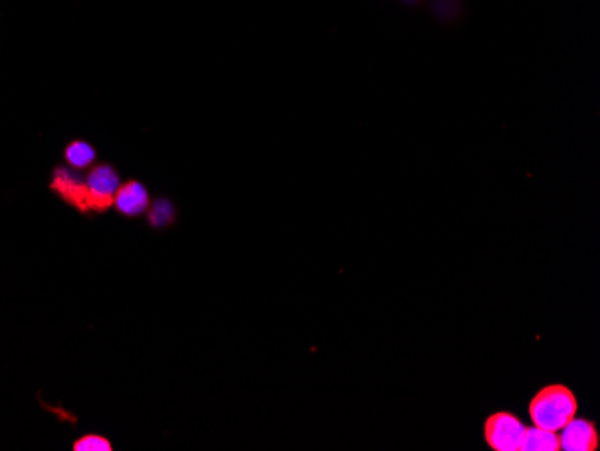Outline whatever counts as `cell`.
I'll return each instance as SVG.
<instances>
[{
  "label": "cell",
  "instance_id": "6da1fadb",
  "mask_svg": "<svg viewBox=\"0 0 600 451\" xmlns=\"http://www.w3.org/2000/svg\"><path fill=\"white\" fill-rule=\"evenodd\" d=\"M577 414V399L565 385H548L532 398L529 416L534 426L559 432Z\"/></svg>",
  "mask_w": 600,
  "mask_h": 451
},
{
  "label": "cell",
  "instance_id": "9c48e42d",
  "mask_svg": "<svg viewBox=\"0 0 600 451\" xmlns=\"http://www.w3.org/2000/svg\"><path fill=\"white\" fill-rule=\"evenodd\" d=\"M173 216H175V211L166 200H160L151 205L150 222L153 227H166L168 223L173 222Z\"/></svg>",
  "mask_w": 600,
  "mask_h": 451
},
{
  "label": "cell",
  "instance_id": "30bf717a",
  "mask_svg": "<svg viewBox=\"0 0 600 451\" xmlns=\"http://www.w3.org/2000/svg\"><path fill=\"white\" fill-rule=\"evenodd\" d=\"M74 451H112V444L101 435H85L74 443Z\"/></svg>",
  "mask_w": 600,
  "mask_h": 451
},
{
  "label": "cell",
  "instance_id": "3957f363",
  "mask_svg": "<svg viewBox=\"0 0 600 451\" xmlns=\"http://www.w3.org/2000/svg\"><path fill=\"white\" fill-rule=\"evenodd\" d=\"M527 426L509 412H498L487 417L484 426V439L487 446L495 451H520Z\"/></svg>",
  "mask_w": 600,
  "mask_h": 451
},
{
  "label": "cell",
  "instance_id": "5b68a950",
  "mask_svg": "<svg viewBox=\"0 0 600 451\" xmlns=\"http://www.w3.org/2000/svg\"><path fill=\"white\" fill-rule=\"evenodd\" d=\"M85 182H87L94 200L98 202L101 213H106L110 207H114L115 193L121 187V182H119L117 171L112 166L101 164V166L90 169L85 177Z\"/></svg>",
  "mask_w": 600,
  "mask_h": 451
},
{
  "label": "cell",
  "instance_id": "8fae6325",
  "mask_svg": "<svg viewBox=\"0 0 600 451\" xmlns=\"http://www.w3.org/2000/svg\"><path fill=\"white\" fill-rule=\"evenodd\" d=\"M399 2H415V0H399Z\"/></svg>",
  "mask_w": 600,
  "mask_h": 451
},
{
  "label": "cell",
  "instance_id": "277c9868",
  "mask_svg": "<svg viewBox=\"0 0 600 451\" xmlns=\"http://www.w3.org/2000/svg\"><path fill=\"white\" fill-rule=\"evenodd\" d=\"M559 432V448L563 451L599 450V432L590 419L574 417Z\"/></svg>",
  "mask_w": 600,
  "mask_h": 451
},
{
  "label": "cell",
  "instance_id": "ba28073f",
  "mask_svg": "<svg viewBox=\"0 0 600 451\" xmlns=\"http://www.w3.org/2000/svg\"><path fill=\"white\" fill-rule=\"evenodd\" d=\"M94 159H96V151L89 142L74 141L65 150V160L69 162V166L78 171L92 166Z\"/></svg>",
  "mask_w": 600,
  "mask_h": 451
},
{
  "label": "cell",
  "instance_id": "8992f818",
  "mask_svg": "<svg viewBox=\"0 0 600 451\" xmlns=\"http://www.w3.org/2000/svg\"><path fill=\"white\" fill-rule=\"evenodd\" d=\"M114 207L117 209V213L133 218V216L144 214L150 209V195H148L146 187L139 182H126L115 193Z\"/></svg>",
  "mask_w": 600,
  "mask_h": 451
},
{
  "label": "cell",
  "instance_id": "7a4b0ae2",
  "mask_svg": "<svg viewBox=\"0 0 600 451\" xmlns=\"http://www.w3.org/2000/svg\"><path fill=\"white\" fill-rule=\"evenodd\" d=\"M51 189L62 198L63 202L72 205L80 213H101L98 202L94 200V196L85 182V177H81V173L69 171L67 168L54 169Z\"/></svg>",
  "mask_w": 600,
  "mask_h": 451
},
{
  "label": "cell",
  "instance_id": "52a82bcc",
  "mask_svg": "<svg viewBox=\"0 0 600 451\" xmlns=\"http://www.w3.org/2000/svg\"><path fill=\"white\" fill-rule=\"evenodd\" d=\"M559 437L557 432H550L545 428H527L520 451H559Z\"/></svg>",
  "mask_w": 600,
  "mask_h": 451
}]
</instances>
